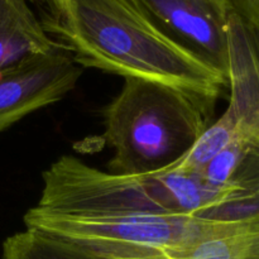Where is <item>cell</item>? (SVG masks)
Masks as SVG:
<instances>
[{
    "mask_svg": "<svg viewBox=\"0 0 259 259\" xmlns=\"http://www.w3.org/2000/svg\"><path fill=\"white\" fill-rule=\"evenodd\" d=\"M43 28L82 67L214 101L228 80L164 35L133 0H39Z\"/></svg>",
    "mask_w": 259,
    "mask_h": 259,
    "instance_id": "cell-1",
    "label": "cell"
},
{
    "mask_svg": "<svg viewBox=\"0 0 259 259\" xmlns=\"http://www.w3.org/2000/svg\"><path fill=\"white\" fill-rule=\"evenodd\" d=\"M35 206L75 217L194 215L235 220L259 215V194L217 187L202 175L182 171L177 163L153 174L118 175L62 156L42 175Z\"/></svg>",
    "mask_w": 259,
    "mask_h": 259,
    "instance_id": "cell-2",
    "label": "cell"
},
{
    "mask_svg": "<svg viewBox=\"0 0 259 259\" xmlns=\"http://www.w3.org/2000/svg\"><path fill=\"white\" fill-rule=\"evenodd\" d=\"M214 101L154 81L125 78L104 109V139L118 175L153 174L181 161L209 128Z\"/></svg>",
    "mask_w": 259,
    "mask_h": 259,
    "instance_id": "cell-3",
    "label": "cell"
},
{
    "mask_svg": "<svg viewBox=\"0 0 259 259\" xmlns=\"http://www.w3.org/2000/svg\"><path fill=\"white\" fill-rule=\"evenodd\" d=\"M23 220L27 229L55 240L80 259L154 257L192 244L232 222L194 215L75 217L37 206Z\"/></svg>",
    "mask_w": 259,
    "mask_h": 259,
    "instance_id": "cell-4",
    "label": "cell"
},
{
    "mask_svg": "<svg viewBox=\"0 0 259 259\" xmlns=\"http://www.w3.org/2000/svg\"><path fill=\"white\" fill-rule=\"evenodd\" d=\"M164 35L227 77L233 0H133Z\"/></svg>",
    "mask_w": 259,
    "mask_h": 259,
    "instance_id": "cell-5",
    "label": "cell"
},
{
    "mask_svg": "<svg viewBox=\"0 0 259 259\" xmlns=\"http://www.w3.org/2000/svg\"><path fill=\"white\" fill-rule=\"evenodd\" d=\"M82 70L63 47L0 70V133L24 116L62 100Z\"/></svg>",
    "mask_w": 259,
    "mask_h": 259,
    "instance_id": "cell-6",
    "label": "cell"
},
{
    "mask_svg": "<svg viewBox=\"0 0 259 259\" xmlns=\"http://www.w3.org/2000/svg\"><path fill=\"white\" fill-rule=\"evenodd\" d=\"M230 99L220 119L239 139L259 149V30L233 2L228 23Z\"/></svg>",
    "mask_w": 259,
    "mask_h": 259,
    "instance_id": "cell-7",
    "label": "cell"
},
{
    "mask_svg": "<svg viewBox=\"0 0 259 259\" xmlns=\"http://www.w3.org/2000/svg\"><path fill=\"white\" fill-rule=\"evenodd\" d=\"M33 0H0V70L58 47L48 35Z\"/></svg>",
    "mask_w": 259,
    "mask_h": 259,
    "instance_id": "cell-8",
    "label": "cell"
},
{
    "mask_svg": "<svg viewBox=\"0 0 259 259\" xmlns=\"http://www.w3.org/2000/svg\"><path fill=\"white\" fill-rule=\"evenodd\" d=\"M141 259H259V215L232 220L181 249Z\"/></svg>",
    "mask_w": 259,
    "mask_h": 259,
    "instance_id": "cell-9",
    "label": "cell"
},
{
    "mask_svg": "<svg viewBox=\"0 0 259 259\" xmlns=\"http://www.w3.org/2000/svg\"><path fill=\"white\" fill-rule=\"evenodd\" d=\"M3 259H80L40 233L25 230L10 235L3 243Z\"/></svg>",
    "mask_w": 259,
    "mask_h": 259,
    "instance_id": "cell-10",
    "label": "cell"
},
{
    "mask_svg": "<svg viewBox=\"0 0 259 259\" xmlns=\"http://www.w3.org/2000/svg\"><path fill=\"white\" fill-rule=\"evenodd\" d=\"M243 15L259 30V0H233Z\"/></svg>",
    "mask_w": 259,
    "mask_h": 259,
    "instance_id": "cell-11",
    "label": "cell"
}]
</instances>
